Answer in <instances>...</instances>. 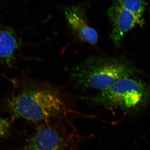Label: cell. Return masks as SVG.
I'll use <instances>...</instances> for the list:
<instances>
[{
  "label": "cell",
  "mask_w": 150,
  "mask_h": 150,
  "mask_svg": "<svg viewBox=\"0 0 150 150\" xmlns=\"http://www.w3.org/2000/svg\"><path fill=\"white\" fill-rule=\"evenodd\" d=\"M7 107L14 117L40 125L56 121L72 111L62 92L47 85L23 90L8 99Z\"/></svg>",
  "instance_id": "cell-1"
},
{
  "label": "cell",
  "mask_w": 150,
  "mask_h": 150,
  "mask_svg": "<svg viewBox=\"0 0 150 150\" xmlns=\"http://www.w3.org/2000/svg\"><path fill=\"white\" fill-rule=\"evenodd\" d=\"M134 73L132 68L117 59L93 56L74 67L71 74L81 86L102 91Z\"/></svg>",
  "instance_id": "cell-2"
},
{
  "label": "cell",
  "mask_w": 150,
  "mask_h": 150,
  "mask_svg": "<svg viewBox=\"0 0 150 150\" xmlns=\"http://www.w3.org/2000/svg\"><path fill=\"white\" fill-rule=\"evenodd\" d=\"M150 90L146 84L130 77L119 80L107 90L91 98L93 103L107 108H133L148 100Z\"/></svg>",
  "instance_id": "cell-3"
},
{
  "label": "cell",
  "mask_w": 150,
  "mask_h": 150,
  "mask_svg": "<svg viewBox=\"0 0 150 150\" xmlns=\"http://www.w3.org/2000/svg\"><path fill=\"white\" fill-rule=\"evenodd\" d=\"M80 138L56 121L41 124L20 150H78Z\"/></svg>",
  "instance_id": "cell-4"
},
{
  "label": "cell",
  "mask_w": 150,
  "mask_h": 150,
  "mask_svg": "<svg viewBox=\"0 0 150 150\" xmlns=\"http://www.w3.org/2000/svg\"><path fill=\"white\" fill-rule=\"evenodd\" d=\"M108 16L112 25L110 38L117 48L120 47L123 38L129 30L137 25H142L144 23L143 17L113 4L108 8Z\"/></svg>",
  "instance_id": "cell-5"
},
{
  "label": "cell",
  "mask_w": 150,
  "mask_h": 150,
  "mask_svg": "<svg viewBox=\"0 0 150 150\" xmlns=\"http://www.w3.org/2000/svg\"><path fill=\"white\" fill-rule=\"evenodd\" d=\"M64 15L70 29L80 40L92 45L97 43V32L89 25L83 7H69L65 10Z\"/></svg>",
  "instance_id": "cell-6"
},
{
  "label": "cell",
  "mask_w": 150,
  "mask_h": 150,
  "mask_svg": "<svg viewBox=\"0 0 150 150\" xmlns=\"http://www.w3.org/2000/svg\"><path fill=\"white\" fill-rule=\"evenodd\" d=\"M21 44L20 38L13 29L0 27V64L10 66Z\"/></svg>",
  "instance_id": "cell-7"
},
{
  "label": "cell",
  "mask_w": 150,
  "mask_h": 150,
  "mask_svg": "<svg viewBox=\"0 0 150 150\" xmlns=\"http://www.w3.org/2000/svg\"><path fill=\"white\" fill-rule=\"evenodd\" d=\"M112 4L122 7L141 16H143L148 5L146 0H112Z\"/></svg>",
  "instance_id": "cell-8"
},
{
  "label": "cell",
  "mask_w": 150,
  "mask_h": 150,
  "mask_svg": "<svg viewBox=\"0 0 150 150\" xmlns=\"http://www.w3.org/2000/svg\"><path fill=\"white\" fill-rule=\"evenodd\" d=\"M11 135V124L8 118L0 116V140L8 139Z\"/></svg>",
  "instance_id": "cell-9"
}]
</instances>
